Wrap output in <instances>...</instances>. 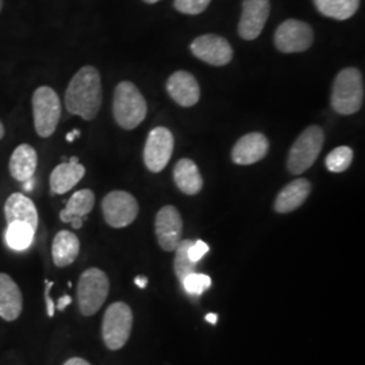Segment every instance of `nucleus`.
<instances>
[{
  "instance_id": "f257e3e1",
  "label": "nucleus",
  "mask_w": 365,
  "mask_h": 365,
  "mask_svg": "<svg viewBox=\"0 0 365 365\" xmlns=\"http://www.w3.org/2000/svg\"><path fill=\"white\" fill-rule=\"evenodd\" d=\"M103 101L102 78L95 66H83L68 84L66 92V110L72 115L92 120L98 115Z\"/></svg>"
},
{
  "instance_id": "f03ea898",
  "label": "nucleus",
  "mask_w": 365,
  "mask_h": 365,
  "mask_svg": "<svg viewBox=\"0 0 365 365\" xmlns=\"http://www.w3.org/2000/svg\"><path fill=\"white\" fill-rule=\"evenodd\" d=\"M364 102V81L357 68H345L334 78L331 107L341 115H352L360 111Z\"/></svg>"
},
{
  "instance_id": "7ed1b4c3",
  "label": "nucleus",
  "mask_w": 365,
  "mask_h": 365,
  "mask_svg": "<svg viewBox=\"0 0 365 365\" xmlns=\"http://www.w3.org/2000/svg\"><path fill=\"white\" fill-rule=\"evenodd\" d=\"M113 113L115 122L125 130H133L144 122L148 113L146 101L131 81H120L115 87Z\"/></svg>"
},
{
  "instance_id": "20e7f679",
  "label": "nucleus",
  "mask_w": 365,
  "mask_h": 365,
  "mask_svg": "<svg viewBox=\"0 0 365 365\" xmlns=\"http://www.w3.org/2000/svg\"><path fill=\"white\" fill-rule=\"evenodd\" d=\"M110 291V282L107 274L99 268H90L84 271L78 284V304L80 313L91 317L103 306Z\"/></svg>"
},
{
  "instance_id": "39448f33",
  "label": "nucleus",
  "mask_w": 365,
  "mask_h": 365,
  "mask_svg": "<svg viewBox=\"0 0 365 365\" xmlns=\"http://www.w3.org/2000/svg\"><path fill=\"white\" fill-rule=\"evenodd\" d=\"M325 143V133L319 126H310L294 143L287 158V168L292 175H300L313 167Z\"/></svg>"
},
{
  "instance_id": "423d86ee",
  "label": "nucleus",
  "mask_w": 365,
  "mask_h": 365,
  "mask_svg": "<svg viewBox=\"0 0 365 365\" xmlns=\"http://www.w3.org/2000/svg\"><path fill=\"white\" fill-rule=\"evenodd\" d=\"M34 128L42 138H49L54 134L61 118V102L51 87H38L31 98Z\"/></svg>"
},
{
  "instance_id": "0eeeda50",
  "label": "nucleus",
  "mask_w": 365,
  "mask_h": 365,
  "mask_svg": "<svg viewBox=\"0 0 365 365\" xmlns=\"http://www.w3.org/2000/svg\"><path fill=\"white\" fill-rule=\"evenodd\" d=\"M133 327L131 309L123 302L113 303L103 317L102 336L110 351L122 349L130 337Z\"/></svg>"
},
{
  "instance_id": "6e6552de",
  "label": "nucleus",
  "mask_w": 365,
  "mask_h": 365,
  "mask_svg": "<svg viewBox=\"0 0 365 365\" xmlns=\"http://www.w3.org/2000/svg\"><path fill=\"white\" fill-rule=\"evenodd\" d=\"M105 221L114 229H122L131 225L138 215V203L135 197L126 191H113L102 202Z\"/></svg>"
},
{
  "instance_id": "1a4fd4ad",
  "label": "nucleus",
  "mask_w": 365,
  "mask_h": 365,
  "mask_svg": "<svg viewBox=\"0 0 365 365\" xmlns=\"http://www.w3.org/2000/svg\"><path fill=\"white\" fill-rule=\"evenodd\" d=\"M313 42V29L298 19L284 21L274 33V45L283 53L306 52Z\"/></svg>"
},
{
  "instance_id": "9d476101",
  "label": "nucleus",
  "mask_w": 365,
  "mask_h": 365,
  "mask_svg": "<svg viewBox=\"0 0 365 365\" xmlns=\"http://www.w3.org/2000/svg\"><path fill=\"white\" fill-rule=\"evenodd\" d=\"M175 140L167 128H156L149 133L144 149V163L150 172L164 170L173 153Z\"/></svg>"
},
{
  "instance_id": "9b49d317",
  "label": "nucleus",
  "mask_w": 365,
  "mask_h": 365,
  "mask_svg": "<svg viewBox=\"0 0 365 365\" xmlns=\"http://www.w3.org/2000/svg\"><path fill=\"white\" fill-rule=\"evenodd\" d=\"M191 52L210 66H227L233 58V49L227 39L215 34H205L192 41Z\"/></svg>"
},
{
  "instance_id": "f8f14e48",
  "label": "nucleus",
  "mask_w": 365,
  "mask_h": 365,
  "mask_svg": "<svg viewBox=\"0 0 365 365\" xmlns=\"http://www.w3.org/2000/svg\"><path fill=\"white\" fill-rule=\"evenodd\" d=\"M271 13L269 0H244L242 14L238 24V34L242 39L257 38Z\"/></svg>"
},
{
  "instance_id": "ddd939ff",
  "label": "nucleus",
  "mask_w": 365,
  "mask_h": 365,
  "mask_svg": "<svg viewBox=\"0 0 365 365\" xmlns=\"http://www.w3.org/2000/svg\"><path fill=\"white\" fill-rule=\"evenodd\" d=\"M155 230L158 244L165 252H173L182 241V220L173 206H165L157 212Z\"/></svg>"
},
{
  "instance_id": "4468645a",
  "label": "nucleus",
  "mask_w": 365,
  "mask_h": 365,
  "mask_svg": "<svg viewBox=\"0 0 365 365\" xmlns=\"http://www.w3.org/2000/svg\"><path fill=\"white\" fill-rule=\"evenodd\" d=\"M269 141L261 133H249L241 137L232 150V160L238 165H252L267 156Z\"/></svg>"
},
{
  "instance_id": "2eb2a0df",
  "label": "nucleus",
  "mask_w": 365,
  "mask_h": 365,
  "mask_svg": "<svg viewBox=\"0 0 365 365\" xmlns=\"http://www.w3.org/2000/svg\"><path fill=\"white\" fill-rule=\"evenodd\" d=\"M167 91L175 103L192 107L200 99V87L194 75L185 71H176L167 81Z\"/></svg>"
},
{
  "instance_id": "dca6fc26",
  "label": "nucleus",
  "mask_w": 365,
  "mask_h": 365,
  "mask_svg": "<svg viewBox=\"0 0 365 365\" xmlns=\"http://www.w3.org/2000/svg\"><path fill=\"white\" fill-rule=\"evenodd\" d=\"M24 310V297L10 274H0V318L13 322Z\"/></svg>"
},
{
  "instance_id": "f3484780",
  "label": "nucleus",
  "mask_w": 365,
  "mask_h": 365,
  "mask_svg": "<svg viewBox=\"0 0 365 365\" xmlns=\"http://www.w3.org/2000/svg\"><path fill=\"white\" fill-rule=\"evenodd\" d=\"M86 175V168L78 163V157H72L68 163L57 165L51 173V191L54 195L69 192Z\"/></svg>"
},
{
  "instance_id": "a211bd4d",
  "label": "nucleus",
  "mask_w": 365,
  "mask_h": 365,
  "mask_svg": "<svg viewBox=\"0 0 365 365\" xmlns=\"http://www.w3.org/2000/svg\"><path fill=\"white\" fill-rule=\"evenodd\" d=\"M4 217L7 223L25 222L34 230L38 227V211L33 200L21 192L9 196L4 205Z\"/></svg>"
},
{
  "instance_id": "6ab92c4d",
  "label": "nucleus",
  "mask_w": 365,
  "mask_h": 365,
  "mask_svg": "<svg viewBox=\"0 0 365 365\" xmlns=\"http://www.w3.org/2000/svg\"><path fill=\"white\" fill-rule=\"evenodd\" d=\"M95 206V195L91 190H80L66 202V209L60 212V220L71 223L73 229H81L84 218Z\"/></svg>"
},
{
  "instance_id": "aec40b11",
  "label": "nucleus",
  "mask_w": 365,
  "mask_h": 365,
  "mask_svg": "<svg viewBox=\"0 0 365 365\" xmlns=\"http://www.w3.org/2000/svg\"><path fill=\"white\" fill-rule=\"evenodd\" d=\"M38 165V156L36 149L29 144L16 146L10 157L9 170L15 180L24 182L34 178Z\"/></svg>"
},
{
  "instance_id": "412c9836",
  "label": "nucleus",
  "mask_w": 365,
  "mask_h": 365,
  "mask_svg": "<svg viewBox=\"0 0 365 365\" xmlns=\"http://www.w3.org/2000/svg\"><path fill=\"white\" fill-rule=\"evenodd\" d=\"M312 192V184L307 179H297L287 184L274 200V210L279 214H287L299 209Z\"/></svg>"
},
{
  "instance_id": "4be33fe9",
  "label": "nucleus",
  "mask_w": 365,
  "mask_h": 365,
  "mask_svg": "<svg viewBox=\"0 0 365 365\" xmlns=\"http://www.w3.org/2000/svg\"><path fill=\"white\" fill-rule=\"evenodd\" d=\"M80 241L78 235L68 230L58 232L52 244V259L56 267L64 268L78 259Z\"/></svg>"
},
{
  "instance_id": "5701e85b",
  "label": "nucleus",
  "mask_w": 365,
  "mask_h": 365,
  "mask_svg": "<svg viewBox=\"0 0 365 365\" xmlns=\"http://www.w3.org/2000/svg\"><path fill=\"white\" fill-rule=\"evenodd\" d=\"M173 179L178 188L185 195H196L203 188V179L199 168L190 158H182L175 165Z\"/></svg>"
},
{
  "instance_id": "b1692460",
  "label": "nucleus",
  "mask_w": 365,
  "mask_h": 365,
  "mask_svg": "<svg viewBox=\"0 0 365 365\" xmlns=\"http://www.w3.org/2000/svg\"><path fill=\"white\" fill-rule=\"evenodd\" d=\"M314 4L327 18L345 21L357 13L360 0H314Z\"/></svg>"
},
{
  "instance_id": "393cba45",
  "label": "nucleus",
  "mask_w": 365,
  "mask_h": 365,
  "mask_svg": "<svg viewBox=\"0 0 365 365\" xmlns=\"http://www.w3.org/2000/svg\"><path fill=\"white\" fill-rule=\"evenodd\" d=\"M36 230L25 222H11L6 229V242L9 248L22 252L26 250L34 241Z\"/></svg>"
},
{
  "instance_id": "a878e982",
  "label": "nucleus",
  "mask_w": 365,
  "mask_h": 365,
  "mask_svg": "<svg viewBox=\"0 0 365 365\" xmlns=\"http://www.w3.org/2000/svg\"><path fill=\"white\" fill-rule=\"evenodd\" d=\"M192 242L194 241H191V240H182L180 244L178 245V248L173 250V252H176L175 261H173L175 274L179 277L180 282H182L184 277H187L188 274L196 272V262L191 261L188 256V249Z\"/></svg>"
},
{
  "instance_id": "bb28decb",
  "label": "nucleus",
  "mask_w": 365,
  "mask_h": 365,
  "mask_svg": "<svg viewBox=\"0 0 365 365\" xmlns=\"http://www.w3.org/2000/svg\"><path fill=\"white\" fill-rule=\"evenodd\" d=\"M353 150L349 146H339L327 155L325 164L327 170L334 173H341L348 170L352 164Z\"/></svg>"
},
{
  "instance_id": "cd10ccee",
  "label": "nucleus",
  "mask_w": 365,
  "mask_h": 365,
  "mask_svg": "<svg viewBox=\"0 0 365 365\" xmlns=\"http://www.w3.org/2000/svg\"><path fill=\"white\" fill-rule=\"evenodd\" d=\"M185 292L191 297H200L206 289L211 287V277L205 274H188L182 282Z\"/></svg>"
},
{
  "instance_id": "c85d7f7f",
  "label": "nucleus",
  "mask_w": 365,
  "mask_h": 365,
  "mask_svg": "<svg viewBox=\"0 0 365 365\" xmlns=\"http://www.w3.org/2000/svg\"><path fill=\"white\" fill-rule=\"evenodd\" d=\"M210 3L211 0H175L173 6L179 13L199 15L209 7Z\"/></svg>"
},
{
  "instance_id": "c756f323",
  "label": "nucleus",
  "mask_w": 365,
  "mask_h": 365,
  "mask_svg": "<svg viewBox=\"0 0 365 365\" xmlns=\"http://www.w3.org/2000/svg\"><path fill=\"white\" fill-rule=\"evenodd\" d=\"M209 250L210 247L205 241L197 240V241H194V242L191 244L190 249H188V256H190L191 261H194V262L197 264L199 261L205 257V255H206Z\"/></svg>"
},
{
  "instance_id": "7c9ffc66",
  "label": "nucleus",
  "mask_w": 365,
  "mask_h": 365,
  "mask_svg": "<svg viewBox=\"0 0 365 365\" xmlns=\"http://www.w3.org/2000/svg\"><path fill=\"white\" fill-rule=\"evenodd\" d=\"M45 284H46V288H45V302H46V313H48V317H54V312H56V306H54V302H53L52 298H51V295H49V292H51V288L53 287V282H49V280H46L45 282Z\"/></svg>"
},
{
  "instance_id": "2f4dec72",
  "label": "nucleus",
  "mask_w": 365,
  "mask_h": 365,
  "mask_svg": "<svg viewBox=\"0 0 365 365\" xmlns=\"http://www.w3.org/2000/svg\"><path fill=\"white\" fill-rule=\"evenodd\" d=\"M72 303V298L69 297V295H64V297H61L58 302H57V310L58 312H63V310H66V306H69Z\"/></svg>"
},
{
  "instance_id": "473e14b6",
  "label": "nucleus",
  "mask_w": 365,
  "mask_h": 365,
  "mask_svg": "<svg viewBox=\"0 0 365 365\" xmlns=\"http://www.w3.org/2000/svg\"><path fill=\"white\" fill-rule=\"evenodd\" d=\"M64 365H91L88 361H86L84 359H80V357H72L69 359L68 361L64 363Z\"/></svg>"
},
{
  "instance_id": "72a5a7b5",
  "label": "nucleus",
  "mask_w": 365,
  "mask_h": 365,
  "mask_svg": "<svg viewBox=\"0 0 365 365\" xmlns=\"http://www.w3.org/2000/svg\"><path fill=\"white\" fill-rule=\"evenodd\" d=\"M134 283H135L137 287L145 289L146 286H148V277H145V276H137V277L134 279Z\"/></svg>"
},
{
  "instance_id": "f704fd0d",
  "label": "nucleus",
  "mask_w": 365,
  "mask_h": 365,
  "mask_svg": "<svg viewBox=\"0 0 365 365\" xmlns=\"http://www.w3.org/2000/svg\"><path fill=\"white\" fill-rule=\"evenodd\" d=\"M206 318V321L211 324V325H217V322H218V315L214 313H210L205 317Z\"/></svg>"
},
{
  "instance_id": "c9c22d12",
  "label": "nucleus",
  "mask_w": 365,
  "mask_h": 365,
  "mask_svg": "<svg viewBox=\"0 0 365 365\" xmlns=\"http://www.w3.org/2000/svg\"><path fill=\"white\" fill-rule=\"evenodd\" d=\"M78 135H80V131L72 130L71 133L66 134V141H68V143H72L75 138H78Z\"/></svg>"
},
{
  "instance_id": "e433bc0d",
  "label": "nucleus",
  "mask_w": 365,
  "mask_h": 365,
  "mask_svg": "<svg viewBox=\"0 0 365 365\" xmlns=\"http://www.w3.org/2000/svg\"><path fill=\"white\" fill-rule=\"evenodd\" d=\"M25 184V190L26 191H31V188H33V179H30V180H27V182H24Z\"/></svg>"
},
{
  "instance_id": "4c0bfd02",
  "label": "nucleus",
  "mask_w": 365,
  "mask_h": 365,
  "mask_svg": "<svg viewBox=\"0 0 365 365\" xmlns=\"http://www.w3.org/2000/svg\"><path fill=\"white\" fill-rule=\"evenodd\" d=\"M4 137V126H3V123H1V120H0V140Z\"/></svg>"
},
{
  "instance_id": "58836bf2",
  "label": "nucleus",
  "mask_w": 365,
  "mask_h": 365,
  "mask_svg": "<svg viewBox=\"0 0 365 365\" xmlns=\"http://www.w3.org/2000/svg\"><path fill=\"white\" fill-rule=\"evenodd\" d=\"M145 3H148V4H155L157 1H160V0H144Z\"/></svg>"
},
{
  "instance_id": "ea45409f",
  "label": "nucleus",
  "mask_w": 365,
  "mask_h": 365,
  "mask_svg": "<svg viewBox=\"0 0 365 365\" xmlns=\"http://www.w3.org/2000/svg\"><path fill=\"white\" fill-rule=\"evenodd\" d=\"M1 9H3V0H0V11H1Z\"/></svg>"
}]
</instances>
